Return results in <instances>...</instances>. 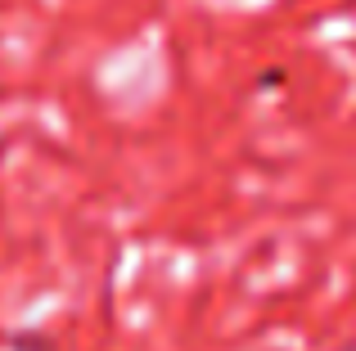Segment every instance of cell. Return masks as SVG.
I'll list each match as a JSON object with an SVG mask.
<instances>
[{
  "mask_svg": "<svg viewBox=\"0 0 356 351\" xmlns=\"http://www.w3.org/2000/svg\"><path fill=\"white\" fill-rule=\"evenodd\" d=\"M23 351H45V347H23Z\"/></svg>",
  "mask_w": 356,
  "mask_h": 351,
  "instance_id": "1",
  "label": "cell"
}]
</instances>
